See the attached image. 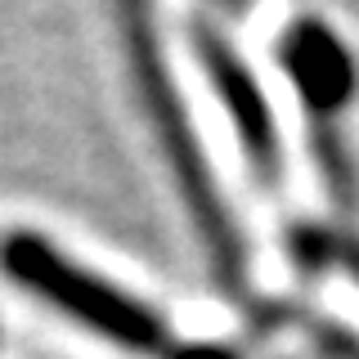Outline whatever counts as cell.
Listing matches in <instances>:
<instances>
[{"mask_svg":"<svg viewBox=\"0 0 359 359\" xmlns=\"http://www.w3.org/2000/svg\"><path fill=\"white\" fill-rule=\"evenodd\" d=\"M5 274L18 287H27L32 297L50 301L59 314L76 319L81 328L99 332L104 341L121 346L135 355H157L166 351V323L162 314H153L144 301L126 297L121 287H112L108 278L90 274L86 265L67 261L50 238L32 229H14L5 238Z\"/></svg>","mask_w":359,"mask_h":359,"instance_id":"2","label":"cell"},{"mask_svg":"<svg viewBox=\"0 0 359 359\" xmlns=\"http://www.w3.org/2000/svg\"><path fill=\"white\" fill-rule=\"evenodd\" d=\"M278 63L292 76V86H297L301 104H306L314 121L319 117L332 121L359 90L351 50L341 45V36L332 27H323L314 18H297L278 32Z\"/></svg>","mask_w":359,"mask_h":359,"instance_id":"4","label":"cell"},{"mask_svg":"<svg viewBox=\"0 0 359 359\" xmlns=\"http://www.w3.org/2000/svg\"><path fill=\"white\" fill-rule=\"evenodd\" d=\"M189 32H194V54H198L202 72H207L211 90L220 95L224 117H229L233 135H238V149L247 157V166L256 171V180L265 189H274L278 171H283V153H278V126H274V112H269L261 81L252 76V67L238 59V50L211 22L194 18Z\"/></svg>","mask_w":359,"mask_h":359,"instance_id":"3","label":"cell"},{"mask_svg":"<svg viewBox=\"0 0 359 359\" xmlns=\"http://www.w3.org/2000/svg\"><path fill=\"white\" fill-rule=\"evenodd\" d=\"M301 323H306V332L319 341V351H328L332 359H359V337L337 328L332 319H314V314H301Z\"/></svg>","mask_w":359,"mask_h":359,"instance_id":"6","label":"cell"},{"mask_svg":"<svg viewBox=\"0 0 359 359\" xmlns=\"http://www.w3.org/2000/svg\"><path fill=\"white\" fill-rule=\"evenodd\" d=\"M171 359H238L233 351H224V346H207V341H189V346H175Z\"/></svg>","mask_w":359,"mask_h":359,"instance_id":"7","label":"cell"},{"mask_svg":"<svg viewBox=\"0 0 359 359\" xmlns=\"http://www.w3.org/2000/svg\"><path fill=\"white\" fill-rule=\"evenodd\" d=\"M216 5H224V9H243V0H216Z\"/></svg>","mask_w":359,"mask_h":359,"instance_id":"8","label":"cell"},{"mask_svg":"<svg viewBox=\"0 0 359 359\" xmlns=\"http://www.w3.org/2000/svg\"><path fill=\"white\" fill-rule=\"evenodd\" d=\"M112 18L121 27V50H126V72L135 86V104H140L144 121H149L157 149H162L166 166L175 175V189L184 198L194 229L207 243V256L216 265V274L224 278V287L238 292L247 278V252H243V233L233 224V211L224 202L216 175L207 166V153L198 144L194 117L184 108L171 67L162 54V36H157V18H153V0H112Z\"/></svg>","mask_w":359,"mask_h":359,"instance_id":"1","label":"cell"},{"mask_svg":"<svg viewBox=\"0 0 359 359\" xmlns=\"http://www.w3.org/2000/svg\"><path fill=\"white\" fill-rule=\"evenodd\" d=\"M292 256L310 269H341L359 283V238H346L337 229H319V224H297L292 229Z\"/></svg>","mask_w":359,"mask_h":359,"instance_id":"5","label":"cell"}]
</instances>
